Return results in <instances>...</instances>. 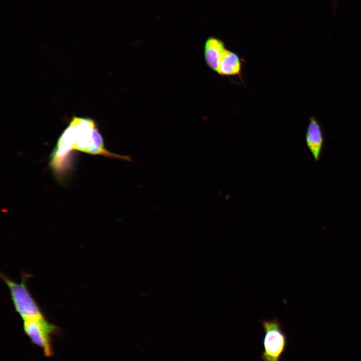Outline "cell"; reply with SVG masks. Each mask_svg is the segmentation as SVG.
I'll return each mask as SVG.
<instances>
[{"instance_id":"obj_2","label":"cell","mask_w":361,"mask_h":361,"mask_svg":"<svg viewBox=\"0 0 361 361\" xmlns=\"http://www.w3.org/2000/svg\"><path fill=\"white\" fill-rule=\"evenodd\" d=\"M23 329L31 342L43 351L47 357L53 355L52 335L59 330L58 327L49 322L43 314L23 320Z\"/></svg>"},{"instance_id":"obj_7","label":"cell","mask_w":361,"mask_h":361,"mask_svg":"<svg viewBox=\"0 0 361 361\" xmlns=\"http://www.w3.org/2000/svg\"><path fill=\"white\" fill-rule=\"evenodd\" d=\"M224 42L215 37H210L206 41L204 48L205 61L213 71L218 73L221 57L226 49Z\"/></svg>"},{"instance_id":"obj_5","label":"cell","mask_w":361,"mask_h":361,"mask_svg":"<svg viewBox=\"0 0 361 361\" xmlns=\"http://www.w3.org/2000/svg\"><path fill=\"white\" fill-rule=\"evenodd\" d=\"M71 121L75 127V140L74 149L87 153L93 141V132L97 126L92 118L74 116Z\"/></svg>"},{"instance_id":"obj_1","label":"cell","mask_w":361,"mask_h":361,"mask_svg":"<svg viewBox=\"0 0 361 361\" xmlns=\"http://www.w3.org/2000/svg\"><path fill=\"white\" fill-rule=\"evenodd\" d=\"M1 276L9 289L16 311L23 320L43 314L27 286L28 276L25 274L20 283L14 282L2 273Z\"/></svg>"},{"instance_id":"obj_8","label":"cell","mask_w":361,"mask_h":361,"mask_svg":"<svg viewBox=\"0 0 361 361\" xmlns=\"http://www.w3.org/2000/svg\"><path fill=\"white\" fill-rule=\"evenodd\" d=\"M242 62L235 52L226 49L221 57L218 73L222 76L240 75L242 70Z\"/></svg>"},{"instance_id":"obj_3","label":"cell","mask_w":361,"mask_h":361,"mask_svg":"<svg viewBox=\"0 0 361 361\" xmlns=\"http://www.w3.org/2000/svg\"><path fill=\"white\" fill-rule=\"evenodd\" d=\"M261 323L264 330L262 359L264 361H281L287 344L282 325L276 318L262 320Z\"/></svg>"},{"instance_id":"obj_4","label":"cell","mask_w":361,"mask_h":361,"mask_svg":"<svg viewBox=\"0 0 361 361\" xmlns=\"http://www.w3.org/2000/svg\"><path fill=\"white\" fill-rule=\"evenodd\" d=\"M75 140V127L70 121L58 139L50 157L49 165L58 174L69 168V157L74 150Z\"/></svg>"},{"instance_id":"obj_6","label":"cell","mask_w":361,"mask_h":361,"mask_svg":"<svg viewBox=\"0 0 361 361\" xmlns=\"http://www.w3.org/2000/svg\"><path fill=\"white\" fill-rule=\"evenodd\" d=\"M306 144L314 159L319 160L324 143V138L320 124L314 116L309 118L305 134Z\"/></svg>"}]
</instances>
